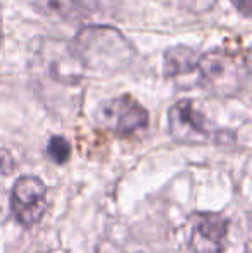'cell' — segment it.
Listing matches in <instances>:
<instances>
[{
  "label": "cell",
  "mask_w": 252,
  "mask_h": 253,
  "mask_svg": "<svg viewBox=\"0 0 252 253\" xmlns=\"http://www.w3.org/2000/svg\"><path fill=\"white\" fill-rule=\"evenodd\" d=\"M169 133L180 143H205L212 138L205 119L192 100H180L168 112Z\"/></svg>",
  "instance_id": "obj_6"
},
{
  "label": "cell",
  "mask_w": 252,
  "mask_h": 253,
  "mask_svg": "<svg viewBox=\"0 0 252 253\" xmlns=\"http://www.w3.org/2000/svg\"><path fill=\"white\" fill-rule=\"evenodd\" d=\"M14 217L30 227L44 217L47 210V188L35 176H23L16 181L10 195Z\"/></svg>",
  "instance_id": "obj_4"
},
{
  "label": "cell",
  "mask_w": 252,
  "mask_h": 253,
  "mask_svg": "<svg viewBox=\"0 0 252 253\" xmlns=\"http://www.w3.org/2000/svg\"><path fill=\"white\" fill-rule=\"evenodd\" d=\"M199 55L194 48L187 45H176L164 52L162 60V73L166 78H178L185 74L195 73Z\"/></svg>",
  "instance_id": "obj_8"
},
{
  "label": "cell",
  "mask_w": 252,
  "mask_h": 253,
  "mask_svg": "<svg viewBox=\"0 0 252 253\" xmlns=\"http://www.w3.org/2000/svg\"><path fill=\"white\" fill-rule=\"evenodd\" d=\"M67 43L80 66L94 73L112 74L125 71L137 55L133 45L121 31L104 24L83 26L73 42Z\"/></svg>",
  "instance_id": "obj_1"
},
{
  "label": "cell",
  "mask_w": 252,
  "mask_h": 253,
  "mask_svg": "<svg viewBox=\"0 0 252 253\" xmlns=\"http://www.w3.org/2000/svg\"><path fill=\"white\" fill-rule=\"evenodd\" d=\"M47 153L55 164H64L71 157V145L66 138L52 136L47 145Z\"/></svg>",
  "instance_id": "obj_9"
},
{
  "label": "cell",
  "mask_w": 252,
  "mask_h": 253,
  "mask_svg": "<svg viewBox=\"0 0 252 253\" xmlns=\"http://www.w3.org/2000/svg\"><path fill=\"white\" fill-rule=\"evenodd\" d=\"M14 170V160L5 150H0V174H10Z\"/></svg>",
  "instance_id": "obj_11"
},
{
  "label": "cell",
  "mask_w": 252,
  "mask_h": 253,
  "mask_svg": "<svg viewBox=\"0 0 252 253\" xmlns=\"http://www.w3.org/2000/svg\"><path fill=\"white\" fill-rule=\"evenodd\" d=\"M35 10L49 19L73 23L87 14L85 0H28Z\"/></svg>",
  "instance_id": "obj_7"
},
{
  "label": "cell",
  "mask_w": 252,
  "mask_h": 253,
  "mask_svg": "<svg viewBox=\"0 0 252 253\" xmlns=\"http://www.w3.org/2000/svg\"><path fill=\"white\" fill-rule=\"evenodd\" d=\"M232 3L242 16L246 17L251 16V0H232Z\"/></svg>",
  "instance_id": "obj_12"
},
{
  "label": "cell",
  "mask_w": 252,
  "mask_h": 253,
  "mask_svg": "<svg viewBox=\"0 0 252 253\" xmlns=\"http://www.w3.org/2000/svg\"><path fill=\"white\" fill-rule=\"evenodd\" d=\"M195 73H199L201 84L207 91L216 95H233L247 80V62L239 53L218 48L199 55Z\"/></svg>",
  "instance_id": "obj_2"
},
{
  "label": "cell",
  "mask_w": 252,
  "mask_h": 253,
  "mask_svg": "<svg viewBox=\"0 0 252 253\" xmlns=\"http://www.w3.org/2000/svg\"><path fill=\"white\" fill-rule=\"evenodd\" d=\"M189 243L194 253H225L228 219L221 213H194L190 217Z\"/></svg>",
  "instance_id": "obj_5"
},
{
  "label": "cell",
  "mask_w": 252,
  "mask_h": 253,
  "mask_svg": "<svg viewBox=\"0 0 252 253\" xmlns=\"http://www.w3.org/2000/svg\"><path fill=\"white\" fill-rule=\"evenodd\" d=\"M180 2L192 12H205V10L214 7L216 0H180Z\"/></svg>",
  "instance_id": "obj_10"
},
{
  "label": "cell",
  "mask_w": 252,
  "mask_h": 253,
  "mask_svg": "<svg viewBox=\"0 0 252 253\" xmlns=\"http://www.w3.org/2000/svg\"><path fill=\"white\" fill-rule=\"evenodd\" d=\"M95 119L104 129L118 136H128L147 127L149 112L131 95H121L102 102Z\"/></svg>",
  "instance_id": "obj_3"
}]
</instances>
